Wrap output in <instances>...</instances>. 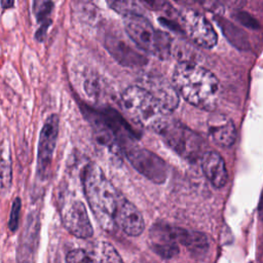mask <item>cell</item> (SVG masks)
<instances>
[{
  "mask_svg": "<svg viewBox=\"0 0 263 263\" xmlns=\"http://www.w3.org/2000/svg\"><path fill=\"white\" fill-rule=\"evenodd\" d=\"M21 209H22V200L20 197H15L11 204V210H10V215L8 220V228L12 232L16 231L18 227Z\"/></svg>",
  "mask_w": 263,
  "mask_h": 263,
  "instance_id": "cell-22",
  "label": "cell"
},
{
  "mask_svg": "<svg viewBox=\"0 0 263 263\" xmlns=\"http://www.w3.org/2000/svg\"><path fill=\"white\" fill-rule=\"evenodd\" d=\"M12 184V160L9 143H0V193H6Z\"/></svg>",
  "mask_w": 263,
  "mask_h": 263,
  "instance_id": "cell-16",
  "label": "cell"
},
{
  "mask_svg": "<svg viewBox=\"0 0 263 263\" xmlns=\"http://www.w3.org/2000/svg\"><path fill=\"white\" fill-rule=\"evenodd\" d=\"M84 194L97 221L105 230L113 229L115 213L121 194L100 166L89 163L83 171Z\"/></svg>",
  "mask_w": 263,
  "mask_h": 263,
  "instance_id": "cell-2",
  "label": "cell"
},
{
  "mask_svg": "<svg viewBox=\"0 0 263 263\" xmlns=\"http://www.w3.org/2000/svg\"><path fill=\"white\" fill-rule=\"evenodd\" d=\"M121 103L129 118L144 127L155 130L168 117L159 102L140 85L125 88L121 95Z\"/></svg>",
  "mask_w": 263,
  "mask_h": 263,
  "instance_id": "cell-3",
  "label": "cell"
},
{
  "mask_svg": "<svg viewBox=\"0 0 263 263\" xmlns=\"http://www.w3.org/2000/svg\"><path fill=\"white\" fill-rule=\"evenodd\" d=\"M98 263H123L116 249L109 242L103 241L98 250Z\"/></svg>",
  "mask_w": 263,
  "mask_h": 263,
  "instance_id": "cell-19",
  "label": "cell"
},
{
  "mask_svg": "<svg viewBox=\"0 0 263 263\" xmlns=\"http://www.w3.org/2000/svg\"><path fill=\"white\" fill-rule=\"evenodd\" d=\"M173 86L186 102L213 111L219 101L220 83L209 69L190 61H181L173 72Z\"/></svg>",
  "mask_w": 263,
  "mask_h": 263,
  "instance_id": "cell-1",
  "label": "cell"
},
{
  "mask_svg": "<svg viewBox=\"0 0 263 263\" xmlns=\"http://www.w3.org/2000/svg\"><path fill=\"white\" fill-rule=\"evenodd\" d=\"M181 228L165 223L154 224L149 232L152 250L161 258L170 259L179 254Z\"/></svg>",
  "mask_w": 263,
  "mask_h": 263,
  "instance_id": "cell-10",
  "label": "cell"
},
{
  "mask_svg": "<svg viewBox=\"0 0 263 263\" xmlns=\"http://www.w3.org/2000/svg\"><path fill=\"white\" fill-rule=\"evenodd\" d=\"M67 263H95V261L89 257V255L81 249H76L70 251L66 258Z\"/></svg>",
  "mask_w": 263,
  "mask_h": 263,
  "instance_id": "cell-23",
  "label": "cell"
},
{
  "mask_svg": "<svg viewBox=\"0 0 263 263\" xmlns=\"http://www.w3.org/2000/svg\"><path fill=\"white\" fill-rule=\"evenodd\" d=\"M58 135L59 116L57 114H51L45 120L39 135L37 151V175L41 179L47 177L57 145Z\"/></svg>",
  "mask_w": 263,
  "mask_h": 263,
  "instance_id": "cell-8",
  "label": "cell"
},
{
  "mask_svg": "<svg viewBox=\"0 0 263 263\" xmlns=\"http://www.w3.org/2000/svg\"><path fill=\"white\" fill-rule=\"evenodd\" d=\"M105 41L108 50L111 52L114 59H116L122 65L139 66L146 64L147 59L124 39L114 35H109L106 37Z\"/></svg>",
  "mask_w": 263,
  "mask_h": 263,
  "instance_id": "cell-14",
  "label": "cell"
},
{
  "mask_svg": "<svg viewBox=\"0 0 263 263\" xmlns=\"http://www.w3.org/2000/svg\"><path fill=\"white\" fill-rule=\"evenodd\" d=\"M114 222L123 232L130 236H138L145 229V222L141 212L122 195L118 200Z\"/></svg>",
  "mask_w": 263,
  "mask_h": 263,
  "instance_id": "cell-11",
  "label": "cell"
},
{
  "mask_svg": "<svg viewBox=\"0 0 263 263\" xmlns=\"http://www.w3.org/2000/svg\"><path fill=\"white\" fill-rule=\"evenodd\" d=\"M208 130L211 139L219 146L230 147L236 140V128L230 118L215 114L208 119Z\"/></svg>",
  "mask_w": 263,
  "mask_h": 263,
  "instance_id": "cell-13",
  "label": "cell"
},
{
  "mask_svg": "<svg viewBox=\"0 0 263 263\" xmlns=\"http://www.w3.org/2000/svg\"><path fill=\"white\" fill-rule=\"evenodd\" d=\"M61 218L65 228L74 236L88 238L93 234L86 208L79 199L64 202L61 208Z\"/></svg>",
  "mask_w": 263,
  "mask_h": 263,
  "instance_id": "cell-9",
  "label": "cell"
},
{
  "mask_svg": "<svg viewBox=\"0 0 263 263\" xmlns=\"http://www.w3.org/2000/svg\"><path fill=\"white\" fill-rule=\"evenodd\" d=\"M201 168L216 188H222L228 181V173L223 157L217 151H206L201 156Z\"/></svg>",
  "mask_w": 263,
  "mask_h": 263,
  "instance_id": "cell-15",
  "label": "cell"
},
{
  "mask_svg": "<svg viewBox=\"0 0 263 263\" xmlns=\"http://www.w3.org/2000/svg\"><path fill=\"white\" fill-rule=\"evenodd\" d=\"M139 85L147 89L168 114L178 107L179 95L173 84L165 79L158 76H149Z\"/></svg>",
  "mask_w": 263,
  "mask_h": 263,
  "instance_id": "cell-12",
  "label": "cell"
},
{
  "mask_svg": "<svg viewBox=\"0 0 263 263\" xmlns=\"http://www.w3.org/2000/svg\"><path fill=\"white\" fill-rule=\"evenodd\" d=\"M35 234L30 233L26 237V241H24L18 249L17 253V263H35L34 261V241Z\"/></svg>",
  "mask_w": 263,
  "mask_h": 263,
  "instance_id": "cell-21",
  "label": "cell"
},
{
  "mask_svg": "<svg viewBox=\"0 0 263 263\" xmlns=\"http://www.w3.org/2000/svg\"><path fill=\"white\" fill-rule=\"evenodd\" d=\"M155 132L166 145L187 160L194 161L204 153L203 139L176 119L167 117Z\"/></svg>",
  "mask_w": 263,
  "mask_h": 263,
  "instance_id": "cell-5",
  "label": "cell"
},
{
  "mask_svg": "<svg viewBox=\"0 0 263 263\" xmlns=\"http://www.w3.org/2000/svg\"><path fill=\"white\" fill-rule=\"evenodd\" d=\"M108 5L123 16L130 14L143 15V8L141 7L140 3L136 1H111L108 2Z\"/></svg>",
  "mask_w": 263,
  "mask_h": 263,
  "instance_id": "cell-20",
  "label": "cell"
},
{
  "mask_svg": "<svg viewBox=\"0 0 263 263\" xmlns=\"http://www.w3.org/2000/svg\"><path fill=\"white\" fill-rule=\"evenodd\" d=\"M182 245L196 257L202 256L209 249V240L205 234L196 231L184 230Z\"/></svg>",
  "mask_w": 263,
  "mask_h": 263,
  "instance_id": "cell-18",
  "label": "cell"
},
{
  "mask_svg": "<svg viewBox=\"0 0 263 263\" xmlns=\"http://www.w3.org/2000/svg\"><path fill=\"white\" fill-rule=\"evenodd\" d=\"M123 17L127 36L140 49L160 59H166L171 54L172 38L167 33L155 29L142 14Z\"/></svg>",
  "mask_w": 263,
  "mask_h": 263,
  "instance_id": "cell-4",
  "label": "cell"
},
{
  "mask_svg": "<svg viewBox=\"0 0 263 263\" xmlns=\"http://www.w3.org/2000/svg\"><path fill=\"white\" fill-rule=\"evenodd\" d=\"M53 7V3L51 1H34L33 3V11L35 13L36 20L41 24L40 28L36 32V39L42 41L47 28L49 27L51 21L49 20V15L51 13Z\"/></svg>",
  "mask_w": 263,
  "mask_h": 263,
  "instance_id": "cell-17",
  "label": "cell"
},
{
  "mask_svg": "<svg viewBox=\"0 0 263 263\" xmlns=\"http://www.w3.org/2000/svg\"><path fill=\"white\" fill-rule=\"evenodd\" d=\"M125 156L132 165L150 181L161 184L166 180L167 165L152 151L132 146L125 149Z\"/></svg>",
  "mask_w": 263,
  "mask_h": 263,
  "instance_id": "cell-7",
  "label": "cell"
},
{
  "mask_svg": "<svg viewBox=\"0 0 263 263\" xmlns=\"http://www.w3.org/2000/svg\"><path fill=\"white\" fill-rule=\"evenodd\" d=\"M0 4H1V6H2V8L3 9H8V8H10L11 6H13V4H14V2L13 1H9V0H2L1 2H0Z\"/></svg>",
  "mask_w": 263,
  "mask_h": 263,
  "instance_id": "cell-24",
  "label": "cell"
},
{
  "mask_svg": "<svg viewBox=\"0 0 263 263\" xmlns=\"http://www.w3.org/2000/svg\"><path fill=\"white\" fill-rule=\"evenodd\" d=\"M180 18L181 28L195 44L204 48H212L217 44L218 35L202 13L192 8H186L181 11Z\"/></svg>",
  "mask_w": 263,
  "mask_h": 263,
  "instance_id": "cell-6",
  "label": "cell"
}]
</instances>
